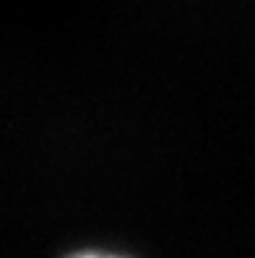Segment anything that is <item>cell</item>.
Returning <instances> with one entry per match:
<instances>
[{
    "label": "cell",
    "mask_w": 255,
    "mask_h": 258,
    "mask_svg": "<svg viewBox=\"0 0 255 258\" xmlns=\"http://www.w3.org/2000/svg\"><path fill=\"white\" fill-rule=\"evenodd\" d=\"M76 258H112V255H99V253H86V255H76Z\"/></svg>",
    "instance_id": "cell-1"
}]
</instances>
